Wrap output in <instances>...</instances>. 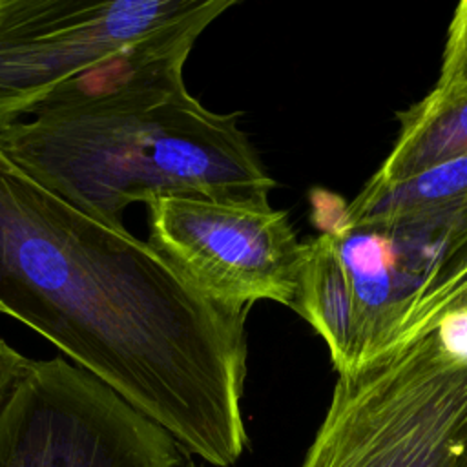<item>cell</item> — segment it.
Here are the masks:
<instances>
[{"label":"cell","mask_w":467,"mask_h":467,"mask_svg":"<svg viewBox=\"0 0 467 467\" xmlns=\"http://www.w3.org/2000/svg\"><path fill=\"white\" fill-rule=\"evenodd\" d=\"M0 314L49 339L186 456L230 467L246 451L248 310L208 299L148 241L86 215L2 148Z\"/></svg>","instance_id":"obj_1"},{"label":"cell","mask_w":467,"mask_h":467,"mask_svg":"<svg viewBox=\"0 0 467 467\" xmlns=\"http://www.w3.org/2000/svg\"><path fill=\"white\" fill-rule=\"evenodd\" d=\"M237 120L177 86L20 120L0 131V148L49 192L126 230L124 210L159 197L268 208L275 181Z\"/></svg>","instance_id":"obj_2"},{"label":"cell","mask_w":467,"mask_h":467,"mask_svg":"<svg viewBox=\"0 0 467 467\" xmlns=\"http://www.w3.org/2000/svg\"><path fill=\"white\" fill-rule=\"evenodd\" d=\"M301 467H467V296L337 374Z\"/></svg>","instance_id":"obj_3"},{"label":"cell","mask_w":467,"mask_h":467,"mask_svg":"<svg viewBox=\"0 0 467 467\" xmlns=\"http://www.w3.org/2000/svg\"><path fill=\"white\" fill-rule=\"evenodd\" d=\"M323 232L348 288L358 367L467 296V195L423 212L361 226L332 224Z\"/></svg>","instance_id":"obj_4"},{"label":"cell","mask_w":467,"mask_h":467,"mask_svg":"<svg viewBox=\"0 0 467 467\" xmlns=\"http://www.w3.org/2000/svg\"><path fill=\"white\" fill-rule=\"evenodd\" d=\"M188 456L88 370L31 361L0 407V467H179Z\"/></svg>","instance_id":"obj_5"},{"label":"cell","mask_w":467,"mask_h":467,"mask_svg":"<svg viewBox=\"0 0 467 467\" xmlns=\"http://www.w3.org/2000/svg\"><path fill=\"white\" fill-rule=\"evenodd\" d=\"M146 206L148 243L208 299L232 310L261 299L294 306L303 243L286 212L193 197Z\"/></svg>","instance_id":"obj_6"},{"label":"cell","mask_w":467,"mask_h":467,"mask_svg":"<svg viewBox=\"0 0 467 467\" xmlns=\"http://www.w3.org/2000/svg\"><path fill=\"white\" fill-rule=\"evenodd\" d=\"M201 0H0V131L58 86Z\"/></svg>","instance_id":"obj_7"},{"label":"cell","mask_w":467,"mask_h":467,"mask_svg":"<svg viewBox=\"0 0 467 467\" xmlns=\"http://www.w3.org/2000/svg\"><path fill=\"white\" fill-rule=\"evenodd\" d=\"M237 0H202L195 11L131 42L58 86L33 115L113 104L155 89L184 86L182 69L201 33Z\"/></svg>","instance_id":"obj_8"},{"label":"cell","mask_w":467,"mask_h":467,"mask_svg":"<svg viewBox=\"0 0 467 467\" xmlns=\"http://www.w3.org/2000/svg\"><path fill=\"white\" fill-rule=\"evenodd\" d=\"M398 120L400 133L370 182L405 181L467 155V80L436 84Z\"/></svg>","instance_id":"obj_9"},{"label":"cell","mask_w":467,"mask_h":467,"mask_svg":"<svg viewBox=\"0 0 467 467\" xmlns=\"http://www.w3.org/2000/svg\"><path fill=\"white\" fill-rule=\"evenodd\" d=\"M292 308L323 337L337 374L358 367L352 303L339 259L325 232L303 243V263Z\"/></svg>","instance_id":"obj_10"},{"label":"cell","mask_w":467,"mask_h":467,"mask_svg":"<svg viewBox=\"0 0 467 467\" xmlns=\"http://www.w3.org/2000/svg\"><path fill=\"white\" fill-rule=\"evenodd\" d=\"M465 195L467 155L432 166L405 181L389 184L367 181L350 202H343L339 217L332 224L361 226L379 223L423 212Z\"/></svg>","instance_id":"obj_11"},{"label":"cell","mask_w":467,"mask_h":467,"mask_svg":"<svg viewBox=\"0 0 467 467\" xmlns=\"http://www.w3.org/2000/svg\"><path fill=\"white\" fill-rule=\"evenodd\" d=\"M467 80V0L460 2L447 29L440 78L436 84Z\"/></svg>","instance_id":"obj_12"},{"label":"cell","mask_w":467,"mask_h":467,"mask_svg":"<svg viewBox=\"0 0 467 467\" xmlns=\"http://www.w3.org/2000/svg\"><path fill=\"white\" fill-rule=\"evenodd\" d=\"M29 365V358L15 350L11 345H7V341L0 339V407Z\"/></svg>","instance_id":"obj_13"},{"label":"cell","mask_w":467,"mask_h":467,"mask_svg":"<svg viewBox=\"0 0 467 467\" xmlns=\"http://www.w3.org/2000/svg\"><path fill=\"white\" fill-rule=\"evenodd\" d=\"M179 467H208L204 462H201V460H195V458H186Z\"/></svg>","instance_id":"obj_14"}]
</instances>
